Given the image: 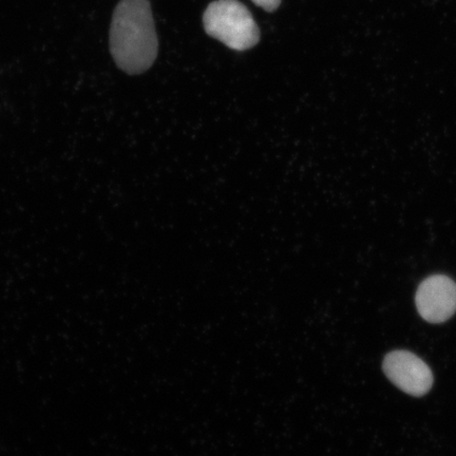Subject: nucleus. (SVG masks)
I'll use <instances>...</instances> for the list:
<instances>
[{
	"label": "nucleus",
	"instance_id": "f257e3e1",
	"mask_svg": "<svg viewBox=\"0 0 456 456\" xmlns=\"http://www.w3.org/2000/svg\"><path fill=\"white\" fill-rule=\"evenodd\" d=\"M159 43L148 0H122L113 13L110 51L119 69L134 76L155 62Z\"/></svg>",
	"mask_w": 456,
	"mask_h": 456
},
{
	"label": "nucleus",
	"instance_id": "f03ea898",
	"mask_svg": "<svg viewBox=\"0 0 456 456\" xmlns=\"http://www.w3.org/2000/svg\"><path fill=\"white\" fill-rule=\"evenodd\" d=\"M205 31L228 48L244 51L259 43L260 31L252 13L238 0H216L203 16Z\"/></svg>",
	"mask_w": 456,
	"mask_h": 456
},
{
	"label": "nucleus",
	"instance_id": "7ed1b4c3",
	"mask_svg": "<svg viewBox=\"0 0 456 456\" xmlns=\"http://www.w3.org/2000/svg\"><path fill=\"white\" fill-rule=\"evenodd\" d=\"M383 370L391 383L409 395L420 397L431 390V369L411 352L398 350L389 353L384 359Z\"/></svg>",
	"mask_w": 456,
	"mask_h": 456
},
{
	"label": "nucleus",
	"instance_id": "20e7f679",
	"mask_svg": "<svg viewBox=\"0 0 456 456\" xmlns=\"http://www.w3.org/2000/svg\"><path fill=\"white\" fill-rule=\"evenodd\" d=\"M416 309L430 323H443L456 312V283L444 275H433L419 284Z\"/></svg>",
	"mask_w": 456,
	"mask_h": 456
},
{
	"label": "nucleus",
	"instance_id": "39448f33",
	"mask_svg": "<svg viewBox=\"0 0 456 456\" xmlns=\"http://www.w3.org/2000/svg\"><path fill=\"white\" fill-rule=\"evenodd\" d=\"M252 2L267 12H273L281 4V0H252Z\"/></svg>",
	"mask_w": 456,
	"mask_h": 456
}]
</instances>
